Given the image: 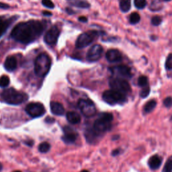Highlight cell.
<instances>
[{"mask_svg":"<svg viewBox=\"0 0 172 172\" xmlns=\"http://www.w3.org/2000/svg\"><path fill=\"white\" fill-rule=\"evenodd\" d=\"M164 104L165 105V106L167 108H169L172 105V98L171 97H168L166 98L164 101Z\"/></svg>","mask_w":172,"mask_h":172,"instance_id":"cell-34","label":"cell"},{"mask_svg":"<svg viewBox=\"0 0 172 172\" xmlns=\"http://www.w3.org/2000/svg\"><path fill=\"white\" fill-rule=\"evenodd\" d=\"M3 102L11 105H19L26 102L28 98V95L13 88L4 89L0 95Z\"/></svg>","mask_w":172,"mask_h":172,"instance_id":"cell-2","label":"cell"},{"mask_svg":"<svg viewBox=\"0 0 172 172\" xmlns=\"http://www.w3.org/2000/svg\"><path fill=\"white\" fill-rule=\"evenodd\" d=\"M26 144L28 145V146H32L33 145V141H28V142H25Z\"/></svg>","mask_w":172,"mask_h":172,"instance_id":"cell-39","label":"cell"},{"mask_svg":"<svg viewBox=\"0 0 172 172\" xmlns=\"http://www.w3.org/2000/svg\"><path fill=\"white\" fill-rule=\"evenodd\" d=\"M119 5L123 12H127L131 9V0H120Z\"/></svg>","mask_w":172,"mask_h":172,"instance_id":"cell-21","label":"cell"},{"mask_svg":"<svg viewBox=\"0 0 172 172\" xmlns=\"http://www.w3.org/2000/svg\"><path fill=\"white\" fill-rule=\"evenodd\" d=\"M42 3L43 6L48 8H54L55 7L54 3H52L51 0H42Z\"/></svg>","mask_w":172,"mask_h":172,"instance_id":"cell-33","label":"cell"},{"mask_svg":"<svg viewBox=\"0 0 172 172\" xmlns=\"http://www.w3.org/2000/svg\"><path fill=\"white\" fill-rule=\"evenodd\" d=\"M26 113L32 118H38L43 116L46 110L45 106L39 102H32L28 104L26 107Z\"/></svg>","mask_w":172,"mask_h":172,"instance_id":"cell-8","label":"cell"},{"mask_svg":"<svg viewBox=\"0 0 172 172\" xmlns=\"http://www.w3.org/2000/svg\"><path fill=\"white\" fill-rule=\"evenodd\" d=\"M44 30L42 24L36 20H30L20 22L13 28L11 32V36L15 40L28 44L37 39Z\"/></svg>","mask_w":172,"mask_h":172,"instance_id":"cell-1","label":"cell"},{"mask_svg":"<svg viewBox=\"0 0 172 172\" xmlns=\"http://www.w3.org/2000/svg\"><path fill=\"white\" fill-rule=\"evenodd\" d=\"M60 35V30L56 26H52L45 36L44 40L46 44L53 45L56 44Z\"/></svg>","mask_w":172,"mask_h":172,"instance_id":"cell-11","label":"cell"},{"mask_svg":"<svg viewBox=\"0 0 172 172\" xmlns=\"http://www.w3.org/2000/svg\"><path fill=\"white\" fill-rule=\"evenodd\" d=\"M110 72L114 78L121 79H129L131 77V71L129 67L126 65H118L112 67L110 69Z\"/></svg>","mask_w":172,"mask_h":172,"instance_id":"cell-9","label":"cell"},{"mask_svg":"<svg viewBox=\"0 0 172 172\" xmlns=\"http://www.w3.org/2000/svg\"><path fill=\"white\" fill-rule=\"evenodd\" d=\"M78 106L81 112L86 117H92L96 113L94 103L89 99H81L78 102Z\"/></svg>","mask_w":172,"mask_h":172,"instance_id":"cell-7","label":"cell"},{"mask_svg":"<svg viewBox=\"0 0 172 172\" xmlns=\"http://www.w3.org/2000/svg\"><path fill=\"white\" fill-rule=\"evenodd\" d=\"M54 121H55L54 118H52L48 117V118L46 119V122H48V123H52V122H53Z\"/></svg>","mask_w":172,"mask_h":172,"instance_id":"cell-37","label":"cell"},{"mask_svg":"<svg viewBox=\"0 0 172 172\" xmlns=\"http://www.w3.org/2000/svg\"><path fill=\"white\" fill-rule=\"evenodd\" d=\"M42 13H43V15L46 16H52V13L51 12H49L44 11V12H42Z\"/></svg>","mask_w":172,"mask_h":172,"instance_id":"cell-38","label":"cell"},{"mask_svg":"<svg viewBox=\"0 0 172 172\" xmlns=\"http://www.w3.org/2000/svg\"><path fill=\"white\" fill-rule=\"evenodd\" d=\"M79 20L80 22H86L88 21V19H87V18L85 17V16H80L79 18Z\"/></svg>","mask_w":172,"mask_h":172,"instance_id":"cell-36","label":"cell"},{"mask_svg":"<svg viewBox=\"0 0 172 172\" xmlns=\"http://www.w3.org/2000/svg\"><path fill=\"white\" fill-rule=\"evenodd\" d=\"M69 4L75 7H78L80 8H89L90 7V4L85 0H67Z\"/></svg>","mask_w":172,"mask_h":172,"instance_id":"cell-19","label":"cell"},{"mask_svg":"<svg viewBox=\"0 0 172 172\" xmlns=\"http://www.w3.org/2000/svg\"><path fill=\"white\" fill-rule=\"evenodd\" d=\"M141 17L137 12H133L132 13L130 17H129V21L132 24H136L138 23L140 21Z\"/></svg>","mask_w":172,"mask_h":172,"instance_id":"cell-23","label":"cell"},{"mask_svg":"<svg viewBox=\"0 0 172 172\" xmlns=\"http://www.w3.org/2000/svg\"><path fill=\"white\" fill-rule=\"evenodd\" d=\"M106 57L110 63H117V62H120L122 59V54L117 49L108 50L106 54Z\"/></svg>","mask_w":172,"mask_h":172,"instance_id":"cell-14","label":"cell"},{"mask_svg":"<svg viewBox=\"0 0 172 172\" xmlns=\"http://www.w3.org/2000/svg\"><path fill=\"white\" fill-rule=\"evenodd\" d=\"M149 93H150V88L147 85V86H146V87H144L142 89V90L140 92V95L141 98H147L148 95H149Z\"/></svg>","mask_w":172,"mask_h":172,"instance_id":"cell-30","label":"cell"},{"mask_svg":"<svg viewBox=\"0 0 172 172\" xmlns=\"http://www.w3.org/2000/svg\"><path fill=\"white\" fill-rule=\"evenodd\" d=\"M98 32L95 30H90L83 33L79 35L78 39L76 40V48L83 49V48L89 46L98 36Z\"/></svg>","mask_w":172,"mask_h":172,"instance_id":"cell-5","label":"cell"},{"mask_svg":"<svg viewBox=\"0 0 172 172\" xmlns=\"http://www.w3.org/2000/svg\"><path fill=\"white\" fill-rule=\"evenodd\" d=\"M102 98L105 102L110 105L123 104L126 102L127 100L126 94L114 89L107 90L104 92L102 95Z\"/></svg>","mask_w":172,"mask_h":172,"instance_id":"cell-4","label":"cell"},{"mask_svg":"<svg viewBox=\"0 0 172 172\" xmlns=\"http://www.w3.org/2000/svg\"><path fill=\"white\" fill-rule=\"evenodd\" d=\"M81 172H89V171H87V170H83V171H82Z\"/></svg>","mask_w":172,"mask_h":172,"instance_id":"cell-42","label":"cell"},{"mask_svg":"<svg viewBox=\"0 0 172 172\" xmlns=\"http://www.w3.org/2000/svg\"><path fill=\"white\" fill-rule=\"evenodd\" d=\"M134 3L137 9H142L147 6V1L146 0H135Z\"/></svg>","mask_w":172,"mask_h":172,"instance_id":"cell-29","label":"cell"},{"mask_svg":"<svg viewBox=\"0 0 172 172\" xmlns=\"http://www.w3.org/2000/svg\"><path fill=\"white\" fill-rule=\"evenodd\" d=\"M99 118L103 119V120L106 121L108 122H111L113 120V115L110 113H107V112H104L102 113L99 116Z\"/></svg>","mask_w":172,"mask_h":172,"instance_id":"cell-26","label":"cell"},{"mask_svg":"<svg viewBox=\"0 0 172 172\" xmlns=\"http://www.w3.org/2000/svg\"><path fill=\"white\" fill-rule=\"evenodd\" d=\"M103 48L99 45H95L90 48L88 51L86 59L89 62L98 61L102 55Z\"/></svg>","mask_w":172,"mask_h":172,"instance_id":"cell-10","label":"cell"},{"mask_svg":"<svg viewBox=\"0 0 172 172\" xmlns=\"http://www.w3.org/2000/svg\"><path fill=\"white\" fill-rule=\"evenodd\" d=\"M9 84V78L6 75H3L0 78V87L6 88Z\"/></svg>","mask_w":172,"mask_h":172,"instance_id":"cell-25","label":"cell"},{"mask_svg":"<svg viewBox=\"0 0 172 172\" xmlns=\"http://www.w3.org/2000/svg\"><path fill=\"white\" fill-rule=\"evenodd\" d=\"M148 84V79L146 76L141 75L138 79V85L141 86V87H146Z\"/></svg>","mask_w":172,"mask_h":172,"instance_id":"cell-28","label":"cell"},{"mask_svg":"<svg viewBox=\"0 0 172 172\" xmlns=\"http://www.w3.org/2000/svg\"><path fill=\"white\" fill-rule=\"evenodd\" d=\"M67 12L69 14H71V13H73V10H71V9H69V8L67 9Z\"/></svg>","mask_w":172,"mask_h":172,"instance_id":"cell-41","label":"cell"},{"mask_svg":"<svg viewBox=\"0 0 172 172\" xmlns=\"http://www.w3.org/2000/svg\"><path fill=\"white\" fill-rule=\"evenodd\" d=\"M64 136L62 137V139L67 144L74 142L78 138V134L74 128L69 126H65L63 128Z\"/></svg>","mask_w":172,"mask_h":172,"instance_id":"cell-12","label":"cell"},{"mask_svg":"<svg viewBox=\"0 0 172 172\" xmlns=\"http://www.w3.org/2000/svg\"><path fill=\"white\" fill-rule=\"evenodd\" d=\"M51 61L49 56L46 53H41L36 57L35 62V71L39 77H45L49 73Z\"/></svg>","mask_w":172,"mask_h":172,"instance_id":"cell-3","label":"cell"},{"mask_svg":"<svg viewBox=\"0 0 172 172\" xmlns=\"http://www.w3.org/2000/svg\"><path fill=\"white\" fill-rule=\"evenodd\" d=\"M4 67L8 71H13L17 67V60L15 56H9L5 61Z\"/></svg>","mask_w":172,"mask_h":172,"instance_id":"cell-16","label":"cell"},{"mask_svg":"<svg viewBox=\"0 0 172 172\" xmlns=\"http://www.w3.org/2000/svg\"><path fill=\"white\" fill-rule=\"evenodd\" d=\"M109 85L112 89L118 91L123 94H127L131 92V88L126 79L113 78L109 81Z\"/></svg>","mask_w":172,"mask_h":172,"instance_id":"cell-6","label":"cell"},{"mask_svg":"<svg viewBox=\"0 0 172 172\" xmlns=\"http://www.w3.org/2000/svg\"><path fill=\"white\" fill-rule=\"evenodd\" d=\"M118 153H119V151H118V150H114V151L112 152V155H113L114 156H115V155H116L118 154Z\"/></svg>","mask_w":172,"mask_h":172,"instance_id":"cell-40","label":"cell"},{"mask_svg":"<svg viewBox=\"0 0 172 172\" xmlns=\"http://www.w3.org/2000/svg\"><path fill=\"white\" fill-rule=\"evenodd\" d=\"M157 105V102L155 100L152 99L148 102L144 106V112L145 113H149L151 111L153 110V109L155 108Z\"/></svg>","mask_w":172,"mask_h":172,"instance_id":"cell-22","label":"cell"},{"mask_svg":"<svg viewBox=\"0 0 172 172\" xmlns=\"http://www.w3.org/2000/svg\"><path fill=\"white\" fill-rule=\"evenodd\" d=\"M51 149V145L49 142H43L39 146V151L40 153H46Z\"/></svg>","mask_w":172,"mask_h":172,"instance_id":"cell-24","label":"cell"},{"mask_svg":"<svg viewBox=\"0 0 172 172\" xmlns=\"http://www.w3.org/2000/svg\"><path fill=\"white\" fill-rule=\"evenodd\" d=\"M165 1H167V2H169V1H171V0H165Z\"/></svg>","mask_w":172,"mask_h":172,"instance_id":"cell-43","label":"cell"},{"mask_svg":"<svg viewBox=\"0 0 172 172\" xmlns=\"http://www.w3.org/2000/svg\"><path fill=\"white\" fill-rule=\"evenodd\" d=\"M110 123L111 122H108L106 121L103 120V119L98 118L97 120L94 122L93 128H94V130L95 131L98 132L100 135V134L108 131L109 129L111 127Z\"/></svg>","mask_w":172,"mask_h":172,"instance_id":"cell-13","label":"cell"},{"mask_svg":"<svg viewBox=\"0 0 172 172\" xmlns=\"http://www.w3.org/2000/svg\"><path fill=\"white\" fill-rule=\"evenodd\" d=\"M10 24V20H4L3 18L0 17V37L6 32Z\"/></svg>","mask_w":172,"mask_h":172,"instance_id":"cell-20","label":"cell"},{"mask_svg":"<svg viewBox=\"0 0 172 172\" xmlns=\"http://www.w3.org/2000/svg\"><path fill=\"white\" fill-rule=\"evenodd\" d=\"M9 8V6L6 3H2V2H0V8L1 9H8Z\"/></svg>","mask_w":172,"mask_h":172,"instance_id":"cell-35","label":"cell"},{"mask_svg":"<svg viewBox=\"0 0 172 172\" xmlns=\"http://www.w3.org/2000/svg\"><path fill=\"white\" fill-rule=\"evenodd\" d=\"M67 119L69 123L76 125L81 122V116L79 114L75 112H69L67 114Z\"/></svg>","mask_w":172,"mask_h":172,"instance_id":"cell-17","label":"cell"},{"mask_svg":"<svg viewBox=\"0 0 172 172\" xmlns=\"http://www.w3.org/2000/svg\"><path fill=\"white\" fill-rule=\"evenodd\" d=\"M165 68L167 70L172 69V54H169L166 59Z\"/></svg>","mask_w":172,"mask_h":172,"instance_id":"cell-31","label":"cell"},{"mask_svg":"<svg viewBox=\"0 0 172 172\" xmlns=\"http://www.w3.org/2000/svg\"><path fill=\"white\" fill-rule=\"evenodd\" d=\"M162 22V19L160 16H153L151 19V23L153 26H159Z\"/></svg>","mask_w":172,"mask_h":172,"instance_id":"cell-32","label":"cell"},{"mask_svg":"<svg viewBox=\"0 0 172 172\" xmlns=\"http://www.w3.org/2000/svg\"><path fill=\"white\" fill-rule=\"evenodd\" d=\"M14 172H21V171H14Z\"/></svg>","mask_w":172,"mask_h":172,"instance_id":"cell-44","label":"cell"},{"mask_svg":"<svg viewBox=\"0 0 172 172\" xmlns=\"http://www.w3.org/2000/svg\"><path fill=\"white\" fill-rule=\"evenodd\" d=\"M52 113L56 116H61L65 113V108L63 105L57 102H52L50 104Z\"/></svg>","mask_w":172,"mask_h":172,"instance_id":"cell-15","label":"cell"},{"mask_svg":"<svg viewBox=\"0 0 172 172\" xmlns=\"http://www.w3.org/2000/svg\"><path fill=\"white\" fill-rule=\"evenodd\" d=\"M148 164L152 169H158L161 164V159L158 155H153L149 159Z\"/></svg>","mask_w":172,"mask_h":172,"instance_id":"cell-18","label":"cell"},{"mask_svg":"<svg viewBox=\"0 0 172 172\" xmlns=\"http://www.w3.org/2000/svg\"><path fill=\"white\" fill-rule=\"evenodd\" d=\"M172 171V156L167 161L164 168L163 169V172H171Z\"/></svg>","mask_w":172,"mask_h":172,"instance_id":"cell-27","label":"cell"}]
</instances>
